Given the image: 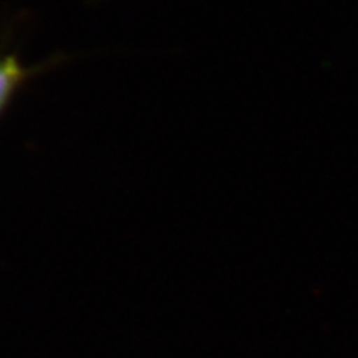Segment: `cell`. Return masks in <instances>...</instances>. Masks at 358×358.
<instances>
[{
    "mask_svg": "<svg viewBox=\"0 0 358 358\" xmlns=\"http://www.w3.org/2000/svg\"><path fill=\"white\" fill-rule=\"evenodd\" d=\"M38 71V66L27 65L15 52L0 56V117Z\"/></svg>",
    "mask_w": 358,
    "mask_h": 358,
    "instance_id": "1",
    "label": "cell"
}]
</instances>
